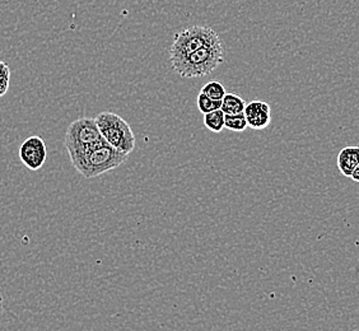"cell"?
Returning <instances> with one entry per match:
<instances>
[{
    "mask_svg": "<svg viewBox=\"0 0 359 331\" xmlns=\"http://www.w3.org/2000/svg\"><path fill=\"white\" fill-rule=\"evenodd\" d=\"M11 82V69L7 64L0 60V97L7 95Z\"/></svg>",
    "mask_w": 359,
    "mask_h": 331,
    "instance_id": "obj_14",
    "label": "cell"
},
{
    "mask_svg": "<svg viewBox=\"0 0 359 331\" xmlns=\"http://www.w3.org/2000/svg\"><path fill=\"white\" fill-rule=\"evenodd\" d=\"M95 119L102 138L112 148L118 149V152L124 153L126 156H129L135 149V135L126 120L110 111H104L98 114V116Z\"/></svg>",
    "mask_w": 359,
    "mask_h": 331,
    "instance_id": "obj_3",
    "label": "cell"
},
{
    "mask_svg": "<svg viewBox=\"0 0 359 331\" xmlns=\"http://www.w3.org/2000/svg\"><path fill=\"white\" fill-rule=\"evenodd\" d=\"M337 165H338L339 171L343 176L351 177L354 170L359 165V147H355V145L344 147L339 152Z\"/></svg>",
    "mask_w": 359,
    "mask_h": 331,
    "instance_id": "obj_8",
    "label": "cell"
},
{
    "mask_svg": "<svg viewBox=\"0 0 359 331\" xmlns=\"http://www.w3.org/2000/svg\"><path fill=\"white\" fill-rule=\"evenodd\" d=\"M354 331H359V330H354Z\"/></svg>",
    "mask_w": 359,
    "mask_h": 331,
    "instance_id": "obj_16",
    "label": "cell"
},
{
    "mask_svg": "<svg viewBox=\"0 0 359 331\" xmlns=\"http://www.w3.org/2000/svg\"><path fill=\"white\" fill-rule=\"evenodd\" d=\"M224 118L226 115L221 109L213 112H208L204 115V125L213 133H221L224 129Z\"/></svg>",
    "mask_w": 359,
    "mask_h": 331,
    "instance_id": "obj_10",
    "label": "cell"
},
{
    "mask_svg": "<svg viewBox=\"0 0 359 331\" xmlns=\"http://www.w3.org/2000/svg\"><path fill=\"white\" fill-rule=\"evenodd\" d=\"M22 163L31 171H39L48 158V148L43 139L32 135L26 139L18 151Z\"/></svg>",
    "mask_w": 359,
    "mask_h": 331,
    "instance_id": "obj_6",
    "label": "cell"
},
{
    "mask_svg": "<svg viewBox=\"0 0 359 331\" xmlns=\"http://www.w3.org/2000/svg\"><path fill=\"white\" fill-rule=\"evenodd\" d=\"M201 92H203L204 95H207L208 97L213 98V100H217V101H222L224 96H226V93H227L224 86L221 82H218V81H212V82L207 83L201 88Z\"/></svg>",
    "mask_w": 359,
    "mask_h": 331,
    "instance_id": "obj_12",
    "label": "cell"
},
{
    "mask_svg": "<svg viewBox=\"0 0 359 331\" xmlns=\"http://www.w3.org/2000/svg\"><path fill=\"white\" fill-rule=\"evenodd\" d=\"M224 128L228 130L235 131V133H242L249 128L245 114L240 115H226L224 118Z\"/></svg>",
    "mask_w": 359,
    "mask_h": 331,
    "instance_id": "obj_11",
    "label": "cell"
},
{
    "mask_svg": "<svg viewBox=\"0 0 359 331\" xmlns=\"http://www.w3.org/2000/svg\"><path fill=\"white\" fill-rule=\"evenodd\" d=\"M129 156L112 148L104 138L70 154V162L84 179H95L118 168Z\"/></svg>",
    "mask_w": 359,
    "mask_h": 331,
    "instance_id": "obj_1",
    "label": "cell"
},
{
    "mask_svg": "<svg viewBox=\"0 0 359 331\" xmlns=\"http://www.w3.org/2000/svg\"><path fill=\"white\" fill-rule=\"evenodd\" d=\"M224 62L223 42L209 45L180 60L171 62L172 69L182 78H201L210 74Z\"/></svg>",
    "mask_w": 359,
    "mask_h": 331,
    "instance_id": "obj_2",
    "label": "cell"
},
{
    "mask_svg": "<svg viewBox=\"0 0 359 331\" xmlns=\"http://www.w3.org/2000/svg\"><path fill=\"white\" fill-rule=\"evenodd\" d=\"M351 179L354 181V182H357L359 184V165L355 170H354V173H352V176H351Z\"/></svg>",
    "mask_w": 359,
    "mask_h": 331,
    "instance_id": "obj_15",
    "label": "cell"
},
{
    "mask_svg": "<svg viewBox=\"0 0 359 331\" xmlns=\"http://www.w3.org/2000/svg\"><path fill=\"white\" fill-rule=\"evenodd\" d=\"M243 114L249 128L254 130H263L271 123L270 104L264 101H251L246 104Z\"/></svg>",
    "mask_w": 359,
    "mask_h": 331,
    "instance_id": "obj_7",
    "label": "cell"
},
{
    "mask_svg": "<svg viewBox=\"0 0 359 331\" xmlns=\"http://www.w3.org/2000/svg\"><path fill=\"white\" fill-rule=\"evenodd\" d=\"M221 42V37L213 28L199 25L189 26L175 36L170 48V62L180 60L201 48Z\"/></svg>",
    "mask_w": 359,
    "mask_h": 331,
    "instance_id": "obj_4",
    "label": "cell"
},
{
    "mask_svg": "<svg viewBox=\"0 0 359 331\" xmlns=\"http://www.w3.org/2000/svg\"><path fill=\"white\" fill-rule=\"evenodd\" d=\"M246 107L245 100L235 93L227 92L224 98L222 100L221 110L224 112V115H240L243 114Z\"/></svg>",
    "mask_w": 359,
    "mask_h": 331,
    "instance_id": "obj_9",
    "label": "cell"
},
{
    "mask_svg": "<svg viewBox=\"0 0 359 331\" xmlns=\"http://www.w3.org/2000/svg\"><path fill=\"white\" fill-rule=\"evenodd\" d=\"M102 138L96 119L81 118L74 120L68 126L65 133L64 144L68 151V154L79 152L86 147L97 142L98 139Z\"/></svg>",
    "mask_w": 359,
    "mask_h": 331,
    "instance_id": "obj_5",
    "label": "cell"
},
{
    "mask_svg": "<svg viewBox=\"0 0 359 331\" xmlns=\"http://www.w3.org/2000/svg\"><path fill=\"white\" fill-rule=\"evenodd\" d=\"M196 104H198L199 111L205 115L208 112L219 110L222 106V101L213 100V98H210V97H208L207 95H204L203 92H201L199 96H198V100H196Z\"/></svg>",
    "mask_w": 359,
    "mask_h": 331,
    "instance_id": "obj_13",
    "label": "cell"
}]
</instances>
